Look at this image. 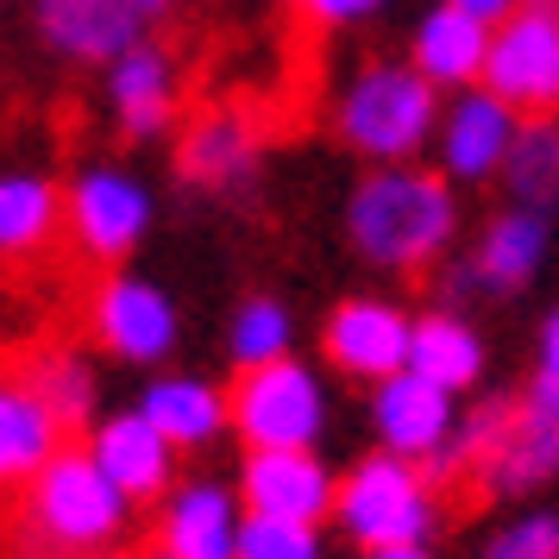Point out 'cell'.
<instances>
[{
  "label": "cell",
  "mask_w": 559,
  "mask_h": 559,
  "mask_svg": "<svg viewBox=\"0 0 559 559\" xmlns=\"http://www.w3.org/2000/svg\"><path fill=\"white\" fill-rule=\"evenodd\" d=\"M346 239L378 271H428L459 239V182L428 164H371L346 195Z\"/></svg>",
  "instance_id": "cell-1"
},
{
  "label": "cell",
  "mask_w": 559,
  "mask_h": 559,
  "mask_svg": "<svg viewBox=\"0 0 559 559\" xmlns=\"http://www.w3.org/2000/svg\"><path fill=\"white\" fill-rule=\"evenodd\" d=\"M440 120H447V102L408 57L365 63L333 102L340 145L358 152L365 164H415L440 139Z\"/></svg>",
  "instance_id": "cell-2"
},
{
  "label": "cell",
  "mask_w": 559,
  "mask_h": 559,
  "mask_svg": "<svg viewBox=\"0 0 559 559\" xmlns=\"http://www.w3.org/2000/svg\"><path fill=\"white\" fill-rule=\"evenodd\" d=\"M333 522H340V534L353 540L358 554L365 547H428L433 478L421 472V459H403L390 447H378V453H365L340 478Z\"/></svg>",
  "instance_id": "cell-3"
},
{
  "label": "cell",
  "mask_w": 559,
  "mask_h": 559,
  "mask_svg": "<svg viewBox=\"0 0 559 559\" xmlns=\"http://www.w3.org/2000/svg\"><path fill=\"white\" fill-rule=\"evenodd\" d=\"M132 515V497L107 478V465L88 447H63V453L26 484V522L63 554H95L114 547Z\"/></svg>",
  "instance_id": "cell-4"
},
{
  "label": "cell",
  "mask_w": 559,
  "mask_h": 559,
  "mask_svg": "<svg viewBox=\"0 0 559 559\" xmlns=\"http://www.w3.org/2000/svg\"><path fill=\"white\" fill-rule=\"evenodd\" d=\"M227 396L233 433L246 447H321V433H328V383L296 353L277 365H258V371H239Z\"/></svg>",
  "instance_id": "cell-5"
},
{
  "label": "cell",
  "mask_w": 559,
  "mask_h": 559,
  "mask_svg": "<svg viewBox=\"0 0 559 559\" xmlns=\"http://www.w3.org/2000/svg\"><path fill=\"white\" fill-rule=\"evenodd\" d=\"M478 484L490 497H540L547 484H559V378L554 371H534L522 383V396L509 408L503 447L490 453Z\"/></svg>",
  "instance_id": "cell-6"
},
{
  "label": "cell",
  "mask_w": 559,
  "mask_h": 559,
  "mask_svg": "<svg viewBox=\"0 0 559 559\" xmlns=\"http://www.w3.org/2000/svg\"><path fill=\"white\" fill-rule=\"evenodd\" d=\"M484 88L522 114H559V13L554 0H522L490 38Z\"/></svg>",
  "instance_id": "cell-7"
},
{
  "label": "cell",
  "mask_w": 559,
  "mask_h": 559,
  "mask_svg": "<svg viewBox=\"0 0 559 559\" xmlns=\"http://www.w3.org/2000/svg\"><path fill=\"white\" fill-rule=\"evenodd\" d=\"M70 233L95 264H120L152 233V189L120 164H88L70 177Z\"/></svg>",
  "instance_id": "cell-8"
},
{
  "label": "cell",
  "mask_w": 559,
  "mask_h": 559,
  "mask_svg": "<svg viewBox=\"0 0 559 559\" xmlns=\"http://www.w3.org/2000/svg\"><path fill=\"white\" fill-rule=\"evenodd\" d=\"M408 346H415V314L396 308L390 296H346L321 321L328 365L358 383H383L396 371H408Z\"/></svg>",
  "instance_id": "cell-9"
},
{
  "label": "cell",
  "mask_w": 559,
  "mask_h": 559,
  "mask_svg": "<svg viewBox=\"0 0 559 559\" xmlns=\"http://www.w3.org/2000/svg\"><path fill=\"white\" fill-rule=\"evenodd\" d=\"M522 107H509L497 88H459L453 102H447V120H440V139H433V157H440V170L465 189H478V182H497L503 177L509 152H515V132H522Z\"/></svg>",
  "instance_id": "cell-10"
},
{
  "label": "cell",
  "mask_w": 559,
  "mask_h": 559,
  "mask_svg": "<svg viewBox=\"0 0 559 559\" xmlns=\"http://www.w3.org/2000/svg\"><path fill=\"white\" fill-rule=\"evenodd\" d=\"M239 497L252 515H289V522H328L340 503V478L314 447H246L239 459Z\"/></svg>",
  "instance_id": "cell-11"
},
{
  "label": "cell",
  "mask_w": 559,
  "mask_h": 559,
  "mask_svg": "<svg viewBox=\"0 0 559 559\" xmlns=\"http://www.w3.org/2000/svg\"><path fill=\"white\" fill-rule=\"evenodd\" d=\"M177 333H182L177 302L152 277L114 271L95 289V340L114 358H127V365H164V358L177 353Z\"/></svg>",
  "instance_id": "cell-12"
},
{
  "label": "cell",
  "mask_w": 559,
  "mask_h": 559,
  "mask_svg": "<svg viewBox=\"0 0 559 559\" xmlns=\"http://www.w3.org/2000/svg\"><path fill=\"white\" fill-rule=\"evenodd\" d=\"M145 13L132 0H32V32L38 45L63 63H120L145 38Z\"/></svg>",
  "instance_id": "cell-13"
},
{
  "label": "cell",
  "mask_w": 559,
  "mask_h": 559,
  "mask_svg": "<svg viewBox=\"0 0 559 559\" xmlns=\"http://www.w3.org/2000/svg\"><path fill=\"white\" fill-rule=\"evenodd\" d=\"M246 497L239 484L221 478H182L164 503H157V547L177 559H239V534H246Z\"/></svg>",
  "instance_id": "cell-14"
},
{
  "label": "cell",
  "mask_w": 559,
  "mask_h": 559,
  "mask_svg": "<svg viewBox=\"0 0 559 559\" xmlns=\"http://www.w3.org/2000/svg\"><path fill=\"white\" fill-rule=\"evenodd\" d=\"M88 453L107 465V478L127 490L132 503H164L170 490H177V440L157 428L145 408H114V415H102L95 421V433H88Z\"/></svg>",
  "instance_id": "cell-15"
},
{
  "label": "cell",
  "mask_w": 559,
  "mask_h": 559,
  "mask_svg": "<svg viewBox=\"0 0 559 559\" xmlns=\"http://www.w3.org/2000/svg\"><path fill=\"white\" fill-rule=\"evenodd\" d=\"M459 428V396L440 390L421 371H396V378L371 383V433L378 447L403 459H433Z\"/></svg>",
  "instance_id": "cell-16"
},
{
  "label": "cell",
  "mask_w": 559,
  "mask_h": 559,
  "mask_svg": "<svg viewBox=\"0 0 559 559\" xmlns=\"http://www.w3.org/2000/svg\"><path fill=\"white\" fill-rule=\"evenodd\" d=\"M547 252H554V214L509 202L503 214L484 221L478 246L465 258L472 289H478V296H515V289H528V283L540 277Z\"/></svg>",
  "instance_id": "cell-17"
},
{
  "label": "cell",
  "mask_w": 559,
  "mask_h": 559,
  "mask_svg": "<svg viewBox=\"0 0 559 559\" xmlns=\"http://www.w3.org/2000/svg\"><path fill=\"white\" fill-rule=\"evenodd\" d=\"M490 38H497V26L472 20L453 0H433L428 13L415 20V32H408V63L440 95H459V88H478L484 82V70H490Z\"/></svg>",
  "instance_id": "cell-18"
},
{
  "label": "cell",
  "mask_w": 559,
  "mask_h": 559,
  "mask_svg": "<svg viewBox=\"0 0 559 559\" xmlns=\"http://www.w3.org/2000/svg\"><path fill=\"white\" fill-rule=\"evenodd\" d=\"M177 57L164 51V45H152V38H139L120 63H107V107H114V120H120V132L127 139H164L170 132V120H177Z\"/></svg>",
  "instance_id": "cell-19"
},
{
  "label": "cell",
  "mask_w": 559,
  "mask_h": 559,
  "mask_svg": "<svg viewBox=\"0 0 559 559\" xmlns=\"http://www.w3.org/2000/svg\"><path fill=\"white\" fill-rule=\"evenodd\" d=\"M177 164H182V177L195 182V189H246L252 170H258V132H252V120H246V114H233V107L202 114L195 127L182 132Z\"/></svg>",
  "instance_id": "cell-20"
},
{
  "label": "cell",
  "mask_w": 559,
  "mask_h": 559,
  "mask_svg": "<svg viewBox=\"0 0 559 559\" xmlns=\"http://www.w3.org/2000/svg\"><path fill=\"white\" fill-rule=\"evenodd\" d=\"M139 408L177 440L182 453H202V447H214V440L233 428V396H221V390H214L207 378H195V371L152 378L145 390H139Z\"/></svg>",
  "instance_id": "cell-21"
},
{
  "label": "cell",
  "mask_w": 559,
  "mask_h": 559,
  "mask_svg": "<svg viewBox=\"0 0 559 559\" xmlns=\"http://www.w3.org/2000/svg\"><path fill=\"white\" fill-rule=\"evenodd\" d=\"M63 421L57 408L32 390L26 378L0 390V478L7 484H32L57 453H63Z\"/></svg>",
  "instance_id": "cell-22"
},
{
  "label": "cell",
  "mask_w": 559,
  "mask_h": 559,
  "mask_svg": "<svg viewBox=\"0 0 559 559\" xmlns=\"http://www.w3.org/2000/svg\"><path fill=\"white\" fill-rule=\"evenodd\" d=\"M408 371L433 378L440 390H478L484 378V333L459 314V308H428L415 314V346H408Z\"/></svg>",
  "instance_id": "cell-23"
},
{
  "label": "cell",
  "mask_w": 559,
  "mask_h": 559,
  "mask_svg": "<svg viewBox=\"0 0 559 559\" xmlns=\"http://www.w3.org/2000/svg\"><path fill=\"white\" fill-rule=\"evenodd\" d=\"M63 221H70V202L51 177H38V170L0 177V252L7 258H32Z\"/></svg>",
  "instance_id": "cell-24"
},
{
  "label": "cell",
  "mask_w": 559,
  "mask_h": 559,
  "mask_svg": "<svg viewBox=\"0 0 559 559\" xmlns=\"http://www.w3.org/2000/svg\"><path fill=\"white\" fill-rule=\"evenodd\" d=\"M509 202L515 207H540L554 214L559 207V114H528L522 132H515V152H509L503 177Z\"/></svg>",
  "instance_id": "cell-25"
},
{
  "label": "cell",
  "mask_w": 559,
  "mask_h": 559,
  "mask_svg": "<svg viewBox=\"0 0 559 559\" xmlns=\"http://www.w3.org/2000/svg\"><path fill=\"white\" fill-rule=\"evenodd\" d=\"M26 383L57 408V421H63V428H95V421H102V415H95V403H102L95 365H88L82 353H70V346H51V353L32 358Z\"/></svg>",
  "instance_id": "cell-26"
},
{
  "label": "cell",
  "mask_w": 559,
  "mask_h": 559,
  "mask_svg": "<svg viewBox=\"0 0 559 559\" xmlns=\"http://www.w3.org/2000/svg\"><path fill=\"white\" fill-rule=\"evenodd\" d=\"M289 340H296V321H289V308H283L277 296H246V302L233 308L227 358L239 365V371H258V365L289 358Z\"/></svg>",
  "instance_id": "cell-27"
},
{
  "label": "cell",
  "mask_w": 559,
  "mask_h": 559,
  "mask_svg": "<svg viewBox=\"0 0 559 559\" xmlns=\"http://www.w3.org/2000/svg\"><path fill=\"white\" fill-rule=\"evenodd\" d=\"M239 559H321V522H289V515H246Z\"/></svg>",
  "instance_id": "cell-28"
},
{
  "label": "cell",
  "mask_w": 559,
  "mask_h": 559,
  "mask_svg": "<svg viewBox=\"0 0 559 559\" xmlns=\"http://www.w3.org/2000/svg\"><path fill=\"white\" fill-rule=\"evenodd\" d=\"M472 559H559V509H522Z\"/></svg>",
  "instance_id": "cell-29"
},
{
  "label": "cell",
  "mask_w": 559,
  "mask_h": 559,
  "mask_svg": "<svg viewBox=\"0 0 559 559\" xmlns=\"http://www.w3.org/2000/svg\"><path fill=\"white\" fill-rule=\"evenodd\" d=\"M289 7L314 26H358V20H378L390 0H289Z\"/></svg>",
  "instance_id": "cell-30"
},
{
  "label": "cell",
  "mask_w": 559,
  "mask_h": 559,
  "mask_svg": "<svg viewBox=\"0 0 559 559\" xmlns=\"http://www.w3.org/2000/svg\"><path fill=\"white\" fill-rule=\"evenodd\" d=\"M534 371H554L559 378V302L540 314V328H534Z\"/></svg>",
  "instance_id": "cell-31"
},
{
  "label": "cell",
  "mask_w": 559,
  "mask_h": 559,
  "mask_svg": "<svg viewBox=\"0 0 559 559\" xmlns=\"http://www.w3.org/2000/svg\"><path fill=\"white\" fill-rule=\"evenodd\" d=\"M453 7H465L472 20H484V26H503V20L515 13V7H522V0H453Z\"/></svg>",
  "instance_id": "cell-32"
},
{
  "label": "cell",
  "mask_w": 559,
  "mask_h": 559,
  "mask_svg": "<svg viewBox=\"0 0 559 559\" xmlns=\"http://www.w3.org/2000/svg\"><path fill=\"white\" fill-rule=\"evenodd\" d=\"M358 559H433L428 547H365Z\"/></svg>",
  "instance_id": "cell-33"
},
{
  "label": "cell",
  "mask_w": 559,
  "mask_h": 559,
  "mask_svg": "<svg viewBox=\"0 0 559 559\" xmlns=\"http://www.w3.org/2000/svg\"><path fill=\"white\" fill-rule=\"evenodd\" d=\"M132 7H139V13H145V20H164V13H170V7H177V0H132Z\"/></svg>",
  "instance_id": "cell-34"
},
{
  "label": "cell",
  "mask_w": 559,
  "mask_h": 559,
  "mask_svg": "<svg viewBox=\"0 0 559 559\" xmlns=\"http://www.w3.org/2000/svg\"><path fill=\"white\" fill-rule=\"evenodd\" d=\"M157 559H177V554H164V547H157Z\"/></svg>",
  "instance_id": "cell-35"
},
{
  "label": "cell",
  "mask_w": 559,
  "mask_h": 559,
  "mask_svg": "<svg viewBox=\"0 0 559 559\" xmlns=\"http://www.w3.org/2000/svg\"><path fill=\"white\" fill-rule=\"evenodd\" d=\"M554 13H559V0H554Z\"/></svg>",
  "instance_id": "cell-36"
}]
</instances>
